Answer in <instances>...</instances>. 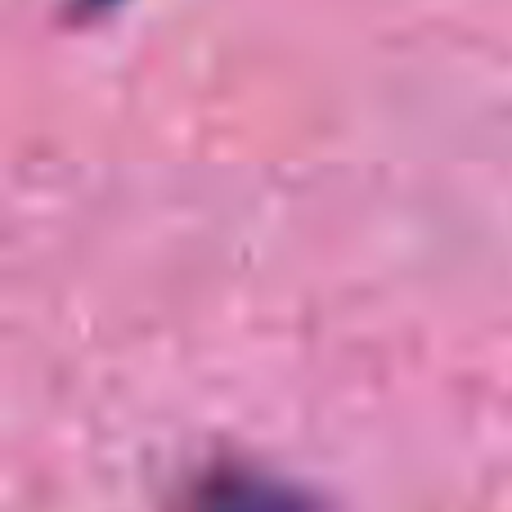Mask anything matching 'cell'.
<instances>
[{"label":"cell","instance_id":"cell-1","mask_svg":"<svg viewBox=\"0 0 512 512\" xmlns=\"http://www.w3.org/2000/svg\"><path fill=\"white\" fill-rule=\"evenodd\" d=\"M198 512H301L283 490L265 486V481H212V490L203 495Z\"/></svg>","mask_w":512,"mask_h":512}]
</instances>
